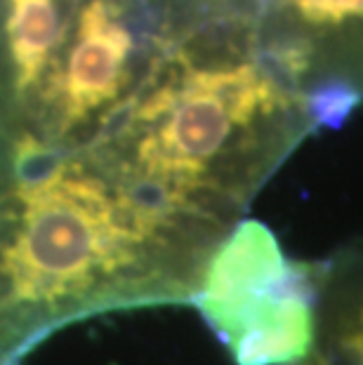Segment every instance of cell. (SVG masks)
<instances>
[{"instance_id": "1", "label": "cell", "mask_w": 363, "mask_h": 365, "mask_svg": "<svg viewBox=\"0 0 363 365\" xmlns=\"http://www.w3.org/2000/svg\"><path fill=\"white\" fill-rule=\"evenodd\" d=\"M194 304L236 365H300L314 344L316 264L243 220L213 255Z\"/></svg>"}, {"instance_id": "2", "label": "cell", "mask_w": 363, "mask_h": 365, "mask_svg": "<svg viewBox=\"0 0 363 365\" xmlns=\"http://www.w3.org/2000/svg\"><path fill=\"white\" fill-rule=\"evenodd\" d=\"M255 31L314 130L339 128L363 102V0H267Z\"/></svg>"}]
</instances>
